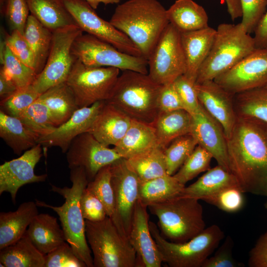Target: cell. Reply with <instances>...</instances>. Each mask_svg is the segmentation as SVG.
I'll list each match as a JSON object with an SVG mask.
<instances>
[{
	"label": "cell",
	"mask_w": 267,
	"mask_h": 267,
	"mask_svg": "<svg viewBox=\"0 0 267 267\" xmlns=\"http://www.w3.org/2000/svg\"><path fill=\"white\" fill-rule=\"evenodd\" d=\"M226 141L229 170L242 191L267 197V126L237 116Z\"/></svg>",
	"instance_id": "6da1fadb"
},
{
	"label": "cell",
	"mask_w": 267,
	"mask_h": 267,
	"mask_svg": "<svg viewBox=\"0 0 267 267\" xmlns=\"http://www.w3.org/2000/svg\"><path fill=\"white\" fill-rule=\"evenodd\" d=\"M185 186L173 175L158 177L140 182L138 200L148 207L179 196Z\"/></svg>",
	"instance_id": "e575fe53"
},
{
	"label": "cell",
	"mask_w": 267,
	"mask_h": 267,
	"mask_svg": "<svg viewBox=\"0 0 267 267\" xmlns=\"http://www.w3.org/2000/svg\"><path fill=\"white\" fill-rule=\"evenodd\" d=\"M2 267H45V255L34 245L26 233L12 244L0 250Z\"/></svg>",
	"instance_id": "1f68e13d"
},
{
	"label": "cell",
	"mask_w": 267,
	"mask_h": 267,
	"mask_svg": "<svg viewBox=\"0 0 267 267\" xmlns=\"http://www.w3.org/2000/svg\"><path fill=\"white\" fill-rule=\"evenodd\" d=\"M17 89L13 83L0 72V96L1 100L12 94Z\"/></svg>",
	"instance_id": "9f6ffc18"
},
{
	"label": "cell",
	"mask_w": 267,
	"mask_h": 267,
	"mask_svg": "<svg viewBox=\"0 0 267 267\" xmlns=\"http://www.w3.org/2000/svg\"><path fill=\"white\" fill-rule=\"evenodd\" d=\"M105 101L77 110L70 118L57 127L50 134L39 138L38 143L44 148L58 147L66 153L73 140L79 135L89 132L98 113Z\"/></svg>",
	"instance_id": "44dd1931"
},
{
	"label": "cell",
	"mask_w": 267,
	"mask_h": 267,
	"mask_svg": "<svg viewBox=\"0 0 267 267\" xmlns=\"http://www.w3.org/2000/svg\"><path fill=\"white\" fill-rule=\"evenodd\" d=\"M173 83L184 109L191 115L196 112L201 104L195 90V83L184 75L178 77Z\"/></svg>",
	"instance_id": "681fc988"
},
{
	"label": "cell",
	"mask_w": 267,
	"mask_h": 267,
	"mask_svg": "<svg viewBox=\"0 0 267 267\" xmlns=\"http://www.w3.org/2000/svg\"><path fill=\"white\" fill-rule=\"evenodd\" d=\"M45 267H87L65 242L45 255Z\"/></svg>",
	"instance_id": "bcb514c9"
},
{
	"label": "cell",
	"mask_w": 267,
	"mask_h": 267,
	"mask_svg": "<svg viewBox=\"0 0 267 267\" xmlns=\"http://www.w3.org/2000/svg\"><path fill=\"white\" fill-rule=\"evenodd\" d=\"M248 265L250 267H267V229L251 249Z\"/></svg>",
	"instance_id": "db71d44e"
},
{
	"label": "cell",
	"mask_w": 267,
	"mask_h": 267,
	"mask_svg": "<svg viewBox=\"0 0 267 267\" xmlns=\"http://www.w3.org/2000/svg\"><path fill=\"white\" fill-rule=\"evenodd\" d=\"M149 223L163 262L170 267H202L224 236L218 225L212 224L186 242L175 243L165 238L155 223Z\"/></svg>",
	"instance_id": "ba28073f"
},
{
	"label": "cell",
	"mask_w": 267,
	"mask_h": 267,
	"mask_svg": "<svg viewBox=\"0 0 267 267\" xmlns=\"http://www.w3.org/2000/svg\"><path fill=\"white\" fill-rule=\"evenodd\" d=\"M199 200L179 195L147 208L158 219L162 235L175 243L193 238L206 228Z\"/></svg>",
	"instance_id": "8992f818"
},
{
	"label": "cell",
	"mask_w": 267,
	"mask_h": 267,
	"mask_svg": "<svg viewBox=\"0 0 267 267\" xmlns=\"http://www.w3.org/2000/svg\"><path fill=\"white\" fill-rule=\"evenodd\" d=\"M148 74L156 83H174L186 71L180 33L171 24L166 27L147 59Z\"/></svg>",
	"instance_id": "7c38bea8"
},
{
	"label": "cell",
	"mask_w": 267,
	"mask_h": 267,
	"mask_svg": "<svg viewBox=\"0 0 267 267\" xmlns=\"http://www.w3.org/2000/svg\"><path fill=\"white\" fill-rule=\"evenodd\" d=\"M195 88L200 104L221 125L228 138L237 119L234 95L214 80L195 83Z\"/></svg>",
	"instance_id": "ac0fdd59"
},
{
	"label": "cell",
	"mask_w": 267,
	"mask_h": 267,
	"mask_svg": "<svg viewBox=\"0 0 267 267\" xmlns=\"http://www.w3.org/2000/svg\"><path fill=\"white\" fill-rule=\"evenodd\" d=\"M70 179L72 182L70 187H59L51 184L50 190L60 194L65 199L62 205L54 206L38 200L36 203L39 207L50 208L56 213L66 241L87 267H93L91 251L85 233V220L80 206L82 192L89 181L82 167L71 169Z\"/></svg>",
	"instance_id": "3957f363"
},
{
	"label": "cell",
	"mask_w": 267,
	"mask_h": 267,
	"mask_svg": "<svg viewBox=\"0 0 267 267\" xmlns=\"http://www.w3.org/2000/svg\"><path fill=\"white\" fill-rule=\"evenodd\" d=\"M119 71L115 67L88 66L77 59L66 83L73 93L79 108L106 101Z\"/></svg>",
	"instance_id": "9c48e42d"
},
{
	"label": "cell",
	"mask_w": 267,
	"mask_h": 267,
	"mask_svg": "<svg viewBox=\"0 0 267 267\" xmlns=\"http://www.w3.org/2000/svg\"><path fill=\"white\" fill-rule=\"evenodd\" d=\"M132 121L123 112L105 101L89 133L104 145L114 146L124 137Z\"/></svg>",
	"instance_id": "603a6c76"
},
{
	"label": "cell",
	"mask_w": 267,
	"mask_h": 267,
	"mask_svg": "<svg viewBox=\"0 0 267 267\" xmlns=\"http://www.w3.org/2000/svg\"><path fill=\"white\" fill-rule=\"evenodd\" d=\"M1 44L0 72L11 81L17 89L32 85L38 75L32 68L18 59L6 45Z\"/></svg>",
	"instance_id": "74e56055"
},
{
	"label": "cell",
	"mask_w": 267,
	"mask_h": 267,
	"mask_svg": "<svg viewBox=\"0 0 267 267\" xmlns=\"http://www.w3.org/2000/svg\"><path fill=\"white\" fill-rule=\"evenodd\" d=\"M32 85L17 89L0 101V110L6 114L18 117L40 96Z\"/></svg>",
	"instance_id": "7bdbcfd3"
},
{
	"label": "cell",
	"mask_w": 267,
	"mask_h": 267,
	"mask_svg": "<svg viewBox=\"0 0 267 267\" xmlns=\"http://www.w3.org/2000/svg\"><path fill=\"white\" fill-rule=\"evenodd\" d=\"M83 33V31L77 25L53 31L50 50L46 64L32 84L39 94L66 82L77 60L72 52L73 44Z\"/></svg>",
	"instance_id": "30bf717a"
},
{
	"label": "cell",
	"mask_w": 267,
	"mask_h": 267,
	"mask_svg": "<svg viewBox=\"0 0 267 267\" xmlns=\"http://www.w3.org/2000/svg\"><path fill=\"white\" fill-rule=\"evenodd\" d=\"M26 234L44 255L67 242L57 219L48 214L39 213L29 225Z\"/></svg>",
	"instance_id": "cb8c5ba5"
},
{
	"label": "cell",
	"mask_w": 267,
	"mask_h": 267,
	"mask_svg": "<svg viewBox=\"0 0 267 267\" xmlns=\"http://www.w3.org/2000/svg\"><path fill=\"white\" fill-rule=\"evenodd\" d=\"M198 145L190 134L174 139L164 149L167 174L174 175L182 166Z\"/></svg>",
	"instance_id": "ab89813d"
},
{
	"label": "cell",
	"mask_w": 267,
	"mask_h": 267,
	"mask_svg": "<svg viewBox=\"0 0 267 267\" xmlns=\"http://www.w3.org/2000/svg\"><path fill=\"white\" fill-rule=\"evenodd\" d=\"M253 33L256 48L267 49V9L258 22Z\"/></svg>",
	"instance_id": "11a10c76"
},
{
	"label": "cell",
	"mask_w": 267,
	"mask_h": 267,
	"mask_svg": "<svg viewBox=\"0 0 267 267\" xmlns=\"http://www.w3.org/2000/svg\"><path fill=\"white\" fill-rule=\"evenodd\" d=\"M233 241L228 236L214 255L209 257L202 267H242L244 265L237 261L232 256Z\"/></svg>",
	"instance_id": "f907efd6"
},
{
	"label": "cell",
	"mask_w": 267,
	"mask_h": 267,
	"mask_svg": "<svg viewBox=\"0 0 267 267\" xmlns=\"http://www.w3.org/2000/svg\"><path fill=\"white\" fill-rule=\"evenodd\" d=\"M237 116L253 118L267 126V88L252 89L234 96Z\"/></svg>",
	"instance_id": "8d00e7d4"
},
{
	"label": "cell",
	"mask_w": 267,
	"mask_h": 267,
	"mask_svg": "<svg viewBox=\"0 0 267 267\" xmlns=\"http://www.w3.org/2000/svg\"><path fill=\"white\" fill-rule=\"evenodd\" d=\"M110 171L119 230L128 238L138 200L140 181L125 158H121L112 163Z\"/></svg>",
	"instance_id": "5bb4252c"
},
{
	"label": "cell",
	"mask_w": 267,
	"mask_h": 267,
	"mask_svg": "<svg viewBox=\"0 0 267 267\" xmlns=\"http://www.w3.org/2000/svg\"><path fill=\"white\" fill-rule=\"evenodd\" d=\"M110 165L101 168L94 178L89 182L86 188L102 203L107 216L111 219L120 232L116 216L114 191L111 182Z\"/></svg>",
	"instance_id": "f35d334b"
},
{
	"label": "cell",
	"mask_w": 267,
	"mask_h": 267,
	"mask_svg": "<svg viewBox=\"0 0 267 267\" xmlns=\"http://www.w3.org/2000/svg\"><path fill=\"white\" fill-rule=\"evenodd\" d=\"M255 48L253 37L245 31L241 23L220 24L210 51L199 69L195 83L214 80Z\"/></svg>",
	"instance_id": "5b68a950"
},
{
	"label": "cell",
	"mask_w": 267,
	"mask_h": 267,
	"mask_svg": "<svg viewBox=\"0 0 267 267\" xmlns=\"http://www.w3.org/2000/svg\"><path fill=\"white\" fill-rule=\"evenodd\" d=\"M227 10L232 20H234L242 15L241 5L240 0H225Z\"/></svg>",
	"instance_id": "6f0895ef"
},
{
	"label": "cell",
	"mask_w": 267,
	"mask_h": 267,
	"mask_svg": "<svg viewBox=\"0 0 267 267\" xmlns=\"http://www.w3.org/2000/svg\"><path fill=\"white\" fill-rule=\"evenodd\" d=\"M126 160L140 182L168 175L164 149L158 146Z\"/></svg>",
	"instance_id": "d590c367"
},
{
	"label": "cell",
	"mask_w": 267,
	"mask_h": 267,
	"mask_svg": "<svg viewBox=\"0 0 267 267\" xmlns=\"http://www.w3.org/2000/svg\"><path fill=\"white\" fill-rule=\"evenodd\" d=\"M66 155L69 168L82 167L89 181L101 168L123 158L114 148L104 145L89 132L75 137Z\"/></svg>",
	"instance_id": "2e32d148"
},
{
	"label": "cell",
	"mask_w": 267,
	"mask_h": 267,
	"mask_svg": "<svg viewBox=\"0 0 267 267\" xmlns=\"http://www.w3.org/2000/svg\"><path fill=\"white\" fill-rule=\"evenodd\" d=\"M42 147L38 143L18 158L0 165V195L5 192L9 193L12 202L15 204L17 193L21 187L45 181L46 174L37 175L35 173V168L43 155Z\"/></svg>",
	"instance_id": "e0dca14e"
},
{
	"label": "cell",
	"mask_w": 267,
	"mask_h": 267,
	"mask_svg": "<svg viewBox=\"0 0 267 267\" xmlns=\"http://www.w3.org/2000/svg\"><path fill=\"white\" fill-rule=\"evenodd\" d=\"M191 115L190 134L196 139L198 145L212 154L218 165L230 172L226 138L221 125L201 105L199 110Z\"/></svg>",
	"instance_id": "d6986e66"
},
{
	"label": "cell",
	"mask_w": 267,
	"mask_h": 267,
	"mask_svg": "<svg viewBox=\"0 0 267 267\" xmlns=\"http://www.w3.org/2000/svg\"><path fill=\"white\" fill-rule=\"evenodd\" d=\"M109 22L147 60L169 24L167 10L157 0H129L116 7Z\"/></svg>",
	"instance_id": "7a4b0ae2"
},
{
	"label": "cell",
	"mask_w": 267,
	"mask_h": 267,
	"mask_svg": "<svg viewBox=\"0 0 267 267\" xmlns=\"http://www.w3.org/2000/svg\"><path fill=\"white\" fill-rule=\"evenodd\" d=\"M18 118L40 138L50 134L56 128L47 108L39 98Z\"/></svg>",
	"instance_id": "60d3db41"
},
{
	"label": "cell",
	"mask_w": 267,
	"mask_h": 267,
	"mask_svg": "<svg viewBox=\"0 0 267 267\" xmlns=\"http://www.w3.org/2000/svg\"><path fill=\"white\" fill-rule=\"evenodd\" d=\"M0 136L17 155L36 145L40 138L19 118L8 115L1 110Z\"/></svg>",
	"instance_id": "f546056e"
},
{
	"label": "cell",
	"mask_w": 267,
	"mask_h": 267,
	"mask_svg": "<svg viewBox=\"0 0 267 267\" xmlns=\"http://www.w3.org/2000/svg\"><path fill=\"white\" fill-rule=\"evenodd\" d=\"M80 206L85 220L98 222L104 220L107 216L102 203L86 188L83 190L81 197Z\"/></svg>",
	"instance_id": "816d5d0a"
},
{
	"label": "cell",
	"mask_w": 267,
	"mask_h": 267,
	"mask_svg": "<svg viewBox=\"0 0 267 267\" xmlns=\"http://www.w3.org/2000/svg\"><path fill=\"white\" fill-rule=\"evenodd\" d=\"M216 34L210 27L194 31L180 33L181 40L186 59L184 74L196 83L199 69L207 57Z\"/></svg>",
	"instance_id": "7402d4cb"
},
{
	"label": "cell",
	"mask_w": 267,
	"mask_h": 267,
	"mask_svg": "<svg viewBox=\"0 0 267 267\" xmlns=\"http://www.w3.org/2000/svg\"><path fill=\"white\" fill-rule=\"evenodd\" d=\"M72 52L84 64L93 67H111L148 74L147 60L123 52L111 44L89 34H81L74 41Z\"/></svg>",
	"instance_id": "8fae6325"
},
{
	"label": "cell",
	"mask_w": 267,
	"mask_h": 267,
	"mask_svg": "<svg viewBox=\"0 0 267 267\" xmlns=\"http://www.w3.org/2000/svg\"><path fill=\"white\" fill-rule=\"evenodd\" d=\"M214 81L232 94L267 85V49L255 48Z\"/></svg>",
	"instance_id": "9a60e30c"
},
{
	"label": "cell",
	"mask_w": 267,
	"mask_h": 267,
	"mask_svg": "<svg viewBox=\"0 0 267 267\" xmlns=\"http://www.w3.org/2000/svg\"><path fill=\"white\" fill-rule=\"evenodd\" d=\"M86 0L94 10L97 9L99 3H103L107 5L108 4H114L119 2L122 0Z\"/></svg>",
	"instance_id": "680465c9"
},
{
	"label": "cell",
	"mask_w": 267,
	"mask_h": 267,
	"mask_svg": "<svg viewBox=\"0 0 267 267\" xmlns=\"http://www.w3.org/2000/svg\"><path fill=\"white\" fill-rule=\"evenodd\" d=\"M236 186H239L234 175L218 164L206 171L195 182L185 186L179 195L201 200L224 188Z\"/></svg>",
	"instance_id": "4316f807"
},
{
	"label": "cell",
	"mask_w": 267,
	"mask_h": 267,
	"mask_svg": "<svg viewBox=\"0 0 267 267\" xmlns=\"http://www.w3.org/2000/svg\"><path fill=\"white\" fill-rule=\"evenodd\" d=\"M85 233L93 267H137L135 251L110 217L98 222L85 220Z\"/></svg>",
	"instance_id": "52a82bcc"
},
{
	"label": "cell",
	"mask_w": 267,
	"mask_h": 267,
	"mask_svg": "<svg viewBox=\"0 0 267 267\" xmlns=\"http://www.w3.org/2000/svg\"><path fill=\"white\" fill-rule=\"evenodd\" d=\"M31 14L52 31L77 25L63 0H26Z\"/></svg>",
	"instance_id": "d6a6232c"
},
{
	"label": "cell",
	"mask_w": 267,
	"mask_h": 267,
	"mask_svg": "<svg viewBox=\"0 0 267 267\" xmlns=\"http://www.w3.org/2000/svg\"><path fill=\"white\" fill-rule=\"evenodd\" d=\"M167 13L169 23L180 33L209 27L205 10L192 0H177L167 10Z\"/></svg>",
	"instance_id": "f1b7e54d"
},
{
	"label": "cell",
	"mask_w": 267,
	"mask_h": 267,
	"mask_svg": "<svg viewBox=\"0 0 267 267\" xmlns=\"http://www.w3.org/2000/svg\"><path fill=\"white\" fill-rule=\"evenodd\" d=\"M51 31L34 16H28L24 36L28 42L34 55L35 71L38 75L43 70L47 60L52 39Z\"/></svg>",
	"instance_id": "836d02e7"
},
{
	"label": "cell",
	"mask_w": 267,
	"mask_h": 267,
	"mask_svg": "<svg viewBox=\"0 0 267 267\" xmlns=\"http://www.w3.org/2000/svg\"><path fill=\"white\" fill-rule=\"evenodd\" d=\"M212 154L197 145L182 166L173 176L181 183L185 185L200 173L210 168Z\"/></svg>",
	"instance_id": "b9f144b4"
},
{
	"label": "cell",
	"mask_w": 267,
	"mask_h": 267,
	"mask_svg": "<svg viewBox=\"0 0 267 267\" xmlns=\"http://www.w3.org/2000/svg\"><path fill=\"white\" fill-rule=\"evenodd\" d=\"M157 103L159 112L184 109L173 83L162 85L158 95Z\"/></svg>",
	"instance_id": "f5cc1de1"
},
{
	"label": "cell",
	"mask_w": 267,
	"mask_h": 267,
	"mask_svg": "<svg viewBox=\"0 0 267 267\" xmlns=\"http://www.w3.org/2000/svg\"><path fill=\"white\" fill-rule=\"evenodd\" d=\"M264 206H265V208H266V209L267 210V200L266 203L264 204Z\"/></svg>",
	"instance_id": "91938a15"
},
{
	"label": "cell",
	"mask_w": 267,
	"mask_h": 267,
	"mask_svg": "<svg viewBox=\"0 0 267 267\" xmlns=\"http://www.w3.org/2000/svg\"><path fill=\"white\" fill-rule=\"evenodd\" d=\"M63 1L77 25L83 32L111 44L123 52L143 57L138 48L125 34L110 22L100 17L86 0Z\"/></svg>",
	"instance_id": "4fadbf2b"
},
{
	"label": "cell",
	"mask_w": 267,
	"mask_h": 267,
	"mask_svg": "<svg viewBox=\"0 0 267 267\" xmlns=\"http://www.w3.org/2000/svg\"><path fill=\"white\" fill-rule=\"evenodd\" d=\"M244 193L239 186H230L205 196L201 200L224 212L235 213L244 206Z\"/></svg>",
	"instance_id": "ee69618b"
},
{
	"label": "cell",
	"mask_w": 267,
	"mask_h": 267,
	"mask_svg": "<svg viewBox=\"0 0 267 267\" xmlns=\"http://www.w3.org/2000/svg\"><path fill=\"white\" fill-rule=\"evenodd\" d=\"M39 98L47 108L56 127L68 120L79 108L73 93L66 82L50 88Z\"/></svg>",
	"instance_id": "4dcf8cb0"
},
{
	"label": "cell",
	"mask_w": 267,
	"mask_h": 267,
	"mask_svg": "<svg viewBox=\"0 0 267 267\" xmlns=\"http://www.w3.org/2000/svg\"><path fill=\"white\" fill-rule=\"evenodd\" d=\"M158 146L153 126L132 120L126 134L114 148L123 158L128 159Z\"/></svg>",
	"instance_id": "83f0119b"
},
{
	"label": "cell",
	"mask_w": 267,
	"mask_h": 267,
	"mask_svg": "<svg viewBox=\"0 0 267 267\" xmlns=\"http://www.w3.org/2000/svg\"><path fill=\"white\" fill-rule=\"evenodd\" d=\"M3 12L11 31L17 30L24 35L29 8L26 0H2Z\"/></svg>",
	"instance_id": "f6af8a7d"
},
{
	"label": "cell",
	"mask_w": 267,
	"mask_h": 267,
	"mask_svg": "<svg viewBox=\"0 0 267 267\" xmlns=\"http://www.w3.org/2000/svg\"><path fill=\"white\" fill-rule=\"evenodd\" d=\"M162 86L148 74L124 70L105 102L132 120L152 125L159 112L157 100Z\"/></svg>",
	"instance_id": "277c9868"
},
{
	"label": "cell",
	"mask_w": 267,
	"mask_h": 267,
	"mask_svg": "<svg viewBox=\"0 0 267 267\" xmlns=\"http://www.w3.org/2000/svg\"><path fill=\"white\" fill-rule=\"evenodd\" d=\"M265 87L267 88V85Z\"/></svg>",
	"instance_id": "94428289"
},
{
	"label": "cell",
	"mask_w": 267,
	"mask_h": 267,
	"mask_svg": "<svg viewBox=\"0 0 267 267\" xmlns=\"http://www.w3.org/2000/svg\"><path fill=\"white\" fill-rule=\"evenodd\" d=\"M147 208L137 201L128 238L136 252L137 267H160L163 258L150 230Z\"/></svg>",
	"instance_id": "ffe728a7"
},
{
	"label": "cell",
	"mask_w": 267,
	"mask_h": 267,
	"mask_svg": "<svg viewBox=\"0 0 267 267\" xmlns=\"http://www.w3.org/2000/svg\"><path fill=\"white\" fill-rule=\"evenodd\" d=\"M192 117L184 109L159 112L153 123L158 146L165 149L174 139L190 134Z\"/></svg>",
	"instance_id": "484cf974"
},
{
	"label": "cell",
	"mask_w": 267,
	"mask_h": 267,
	"mask_svg": "<svg viewBox=\"0 0 267 267\" xmlns=\"http://www.w3.org/2000/svg\"><path fill=\"white\" fill-rule=\"evenodd\" d=\"M4 43L18 59L35 71L33 52L23 34L17 30L12 31L10 35L5 34Z\"/></svg>",
	"instance_id": "7dc6e473"
},
{
	"label": "cell",
	"mask_w": 267,
	"mask_h": 267,
	"mask_svg": "<svg viewBox=\"0 0 267 267\" xmlns=\"http://www.w3.org/2000/svg\"><path fill=\"white\" fill-rule=\"evenodd\" d=\"M36 202L21 204L14 211L0 213V250L21 238L39 214Z\"/></svg>",
	"instance_id": "d4e9b609"
},
{
	"label": "cell",
	"mask_w": 267,
	"mask_h": 267,
	"mask_svg": "<svg viewBox=\"0 0 267 267\" xmlns=\"http://www.w3.org/2000/svg\"><path fill=\"white\" fill-rule=\"evenodd\" d=\"M242 11L240 22L249 34L254 32L258 22L265 12L267 0H240Z\"/></svg>",
	"instance_id": "c3c4849f"
}]
</instances>
